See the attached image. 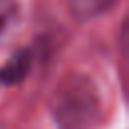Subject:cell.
I'll use <instances>...</instances> for the list:
<instances>
[{"label": "cell", "mask_w": 129, "mask_h": 129, "mask_svg": "<svg viewBox=\"0 0 129 129\" xmlns=\"http://www.w3.org/2000/svg\"><path fill=\"white\" fill-rule=\"evenodd\" d=\"M48 109L58 129H95L101 117V95L91 77L73 73L58 83Z\"/></svg>", "instance_id": "cell-1"}, {"label": "cell", "mask_w": 129, "mask_h": 129, "mask_svg": "<svg viewBox=\"0 0 129 129\" xmlns=\"http://www.w3.org/2000/svg\"><path fill=\"white\" fill-rule=\"evenodd\" d=\"M30 67H32V52L28 48H18L0 67V83L6 87L22 83L30 73Z\"/></svg>", "instance_id": "cell-2"}, {"label": "cell", "mask_w": 129, "mask_h": 129, "mask_svg": "<svg viewBox=\"0 0 129 129\" xmlns=\"http://www.w3.org/2000/svg\"><path fill=\"white\" fill-rule=\"evenodd\" d=\"M117 0H67L71 12L79 20H91L97 16H103L115 6Z\"/></svg>", "instance_id": "cell-3"}, {"label": "cell", "mask_w": 129, "mask_h": 129, "mask_svg": "<svg viewBox=\"0 0 129 129\" xmlns=\"http://www.w3.org/2000/svg\"><path fill=\"white\" fill-rule=\"evenodd\" d=\"M20 22V6L16 0H0V42L8 40Z\"/></svg>", "instance_id": "cell-4"}, {"label": "cell", "mask_w": 129, "mask_h": 129, "mask_svg": "<svg viewBox=\"0 0 129 129\" xmlns=\"http://www.w3.org/2000/svg\"><path fill=\"white\" fill-rule=\"evenodd\" d=\"M0 129H6V125H4V121L0 119Z\"/></svg>", "instance_id": "cell-5"}]
</instances>
